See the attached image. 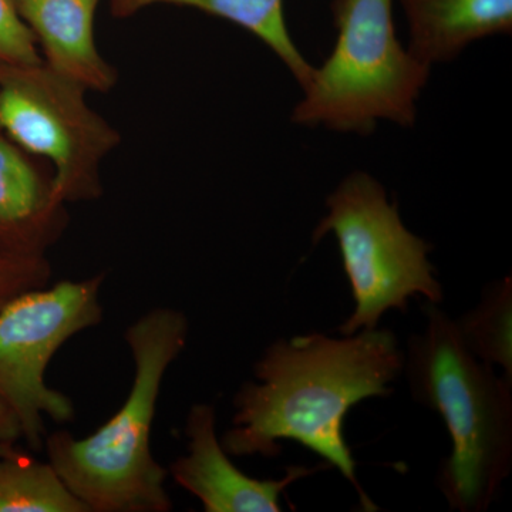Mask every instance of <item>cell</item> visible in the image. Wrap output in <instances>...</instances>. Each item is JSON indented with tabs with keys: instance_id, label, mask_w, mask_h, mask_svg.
<instances>
[{
	"instance_id": "6da1fadb",
	"label": "cell",
	"mask_w": 512,
	"mask_h": 512,
	"mask_svg": "<svg viewBox=\"0 0 512 512\" xmlns=\"http://www.w3.org/2000/svg\"><path fill=\"white\" fill-rule=\"evenodd\" d=\"M403 369L402 350L389 330L276 340L256 362L258 383H245L235 396L237 413L222 447L229 456L276 457L279 441H296L338 468L363 510L377 511L357 481L343 420L362 400L389 396Z\"/></svg>"
},
{
	"instance_id": "7a4b0ae2",
	"label": "cell",
	"mask_w": 512,
	"mask_h": 512,
	"mask_svg": "<svg viewBox=\"0 0 512 512\" xmlns=\"http://www.w3.org/2000/svg\"><path fill=\"white\" fill-rule=\"evenodd\" d=\"M187 316L157 308L126 330L134 380L126 402L92 436L59 430L45 439L49 463L90 512H168V471L151 451L158 396L171 363L188 340Z\"/></svg>"
},
{
	"instance_id": "3957f363",
	"label": "cell",
	"mask_w": 512,
	"mask_h": 512,
	"mask_svg": "<svg viewBox=\"0 0 512 512\" xmlns=\"http://www.w3.org/2000/svg\"><path fill=\"white\" fill-rule=\"evenodd\" d=\"M404 362L414 400L443 417L451 454L437 487L453 510L483 512L512 466V382L477 359L456 320L430 303Z\"/></svg>"
},
{
	"instance_id": "277c9868",
	"label": "cell",
	"mask_w": 512,
	"mask_h": 512,
	"mask_svg": "<svg viewBox=\"0 0 512 512\" xmlns=\"http://www.w3.org/2000/svg\"><path fill=\"white\" fill-rule=\"evenodd\" d=\"M332 10L338 42L313 69L292 120L357 133L373 130L379 119L413 124L430 64L400 45L393 0H333Z\"/></svg>"
},
{
	"instance_id": "5b68a950",
	"label": "cell",
	"mask_w": 512,
	"mask_h": 512,
	"mask_svg": "<svg viewBox=\"0 0 512 512\" xmlns=\"http://www.w3.org/2000/svg\"><path fill=\"white\" fill-rule=\"evenodd\" d=\"M326 205L329 214L313 231V241L335 234L355 298V311L340 326V335L376 329L390 309L406 312L412 296L434 305L443 301L430 245L404 227L397 205L370 175H349Z\"/></svg>"
},
{
	"instance_id": "8992f818",
	"label": "cell",
	"mask_w": 512,
	"mask_h": 512,
	"mask_svg": "<svg viewBox=\"0 0 512 512\" xmlns=\"http://www.w3.org/2000/svg\"><path fill=\"white\" fill-rule=\"evenodd\" d=\"M104 281L106 274L66 279L19 293L0 308V399L32 450L45 446V416L56 423L74 419L72 400L47 386L45 373L67 340L103 320Z\"/></svg>"
},
{
	"instance_id": "52a82bcc",
	"label": "cell",
	"mask_w": 512,
	"mask_h": 512,
	"mask_svg": "<svg viewBox=\"0 0 512 512\" xmlns=\"http://www.w3.org/2000/svg\"><path fill=\"white\" fill-rule=\"evenodd\" d=\"M82 84L45 63L0 66V130L52 165L64 202L99 200L100 165L121 136L89 106Z\"/></svg>"
},
{
	"instance_id": "ba28073f",
	"label": "cell",
	"mask_w": 512,
	"mask_h": 512,
	"mask_svg": "<svg viewBox=\"0 0 512 512\" xmlns=\"http://www.w3.org/2000/svg\"><path fill=\"white\" fill-rule=\"evenodd\" d=\"M188 454L171 463L168 476L197 497L207 512L282 511V493L319 468L291 467L281 480H256L242 473L224 450L215 431L212 404H194L185 424Z\"/></svg>"
},
{
	"instance_id": "9c48e42d",
	"label": "cell",
	"mask_w": 512,
	"mask_h": 512,
	"mask_svg": "<svg viewBox=\"0 0 512 512\" xmlns=\"http://www.w3.org/2000/svg\"><path fill=\"white\" fill-rule=\"evenodd\" d=\"M52 165L0 130V251L43 258L69 227Z\"/></svg>"
},
{
	"instance_id": "30bf717a",
	"label": "cell",
	"mask_w": 512,
	"mask_h": 512,
	"mask_svg": "<svg viewBox=\"0 0 512 512\" xmlns=\"http://www.w3.org/2000/svg\"><path fill=\"white\" fill-rule=\"evenodd\" d=\"M20 18L35 36L43 63L82 84L107 93L119 73L97 49L94 19L100 0H15Z\"/></svg>"
},
{
	"instance_id": "8fae6325",
	"label": "cell",
	"mask_w": 512,
	"mask_h": 512,
	"mask_svg": "<svg viewBox=\"0 0 512 512\" xmlns=\"http://www.w3.org/2000/svg\"><path fill=\"white\" fill-rule=\"evenodd\" d=\"M410 52L430 64L453 59L474 40L511 33L512 0H400Z\"/></svg>"
},
{
	"instance_id": "7c38bea8",
	"label": "cell",
	"mask_w": 512,
	"mask_h": 512,
	"mask_svg": "<svg viewBox=\"0 0 512 512\" xmlns=\"http://www.w3.org/2000/svg\"><path fill=\"white\" fill-rule=\"evenodd\" d=\"M157 3L190 6L227 19L254 33L288 66L301 87L311 79L313 67L293 43L286 26L284 0H110L114 18H130Z\"/></svg>"
},
{
	"instance_id": "4fadbf2b",
	"label": "cell",
	"mask_w": 512,
	"mask_h": 512,
	"mask_svg": "<svg viewBox=\"0 0 512 512\" xmlns=\"http://www.w3.org/2000/svg\"><path fill=\"white\" fill-rule=\"evenodd\" d=\"M0 512H90L50 463L28 453L0 457Z\"/></svg>"
},
{
	"instance_id": "5bb4252c",
	"label": "cell",
	"mask_w": 512,
	"mask_h": 512,
	"mask_svg": "<svg viewBox=\"0 0 512 512\" xmlns=\"http://www.w3.org/2000/svg\"><path fill=\"white\" fill-rule=\"evenodd\" d=\"M461 339L481 362L503 369L512 382V281L510 276L485 289L480 305L456 320Z\"/></svg>"
},
{
	"instance_id": "9a60e30c",
	"label": "cell",
	"mask_w": 512,
	"mask_h": 512,
	"mask_svg": "<svg viewBox=\"0 0 512 512\" xmlns=\"http://www.w3.org/2000/svg\"><path fill=\"white\" fill-rule=\"evenodd\" d=\"M42 62L35 36L20 18L15 0H0V66Z\"/></svg>"
},
{
	"instance_id": "2e32d148",
	"label": "cell",
	"mask_w": 512,
	"mask_h": 512,
	"mask_svg": "<svg viewBox=\"0 0 512 512\" xmlns=\"http://www.w3.org/2000/svg\"><path fill=\"white\" fill-rule=\"evenodd\" d=\"M52 265L47 256L23 258L0 251V308L13 296L49 285Z\"/></svg>"
},
{
	"instance_id": "e0dca14e",
	"label": "cell",
	"mask_w": 512,
	"mask_h": 512,
	"mask_svg": "<svg viewBox=\"0 0 512 512\" xmlns=\"http://www.w3.org/2000/svg\"><path fill=\"white\" fill-rule=\"evenodd\" d=\"M22 437L18 420L6 403L0 399V441H15Z\"/></svg>"
},
{
	"instance_id": "ac0fdd59",
	"label": "cell",
	"mask_w": 512,
	"mask_h": 512,
	"mask_svg": "<svg viewBox=\"0 0 512 512\" xmlns=\"http://www.w3.org/2000/svg\"><path fill=\"white\" fill-rule=\"evenodd\" d=\"M16 453H19V450L13 448L12 443H9V441H0V457H9Z\"/></svg>"
}]
</instances>
